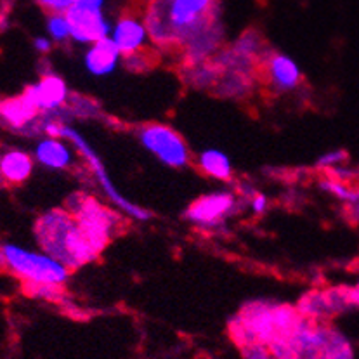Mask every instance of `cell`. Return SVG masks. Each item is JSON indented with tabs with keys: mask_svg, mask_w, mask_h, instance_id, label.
I'll return each instance as SVG.
<instances>
[{
	"mask_svg": "<svg viewBox=\"0 0 359 359\" xmlns=\"http://www.w3.org/2000/svg\"><path fill=\"white\" fill-rule=\"evenodd\" d=\"M65 208L75 217L80 231L97 255L108 247L123 222L118 212L111 210L86 193H75L69 196Z\"/></svg>",
	"mask_w": 359,
	"mask_h": 359,
	"instance_id": "obj_5",
	"label": "cell"
},
{
	"mask_svg": "<svg viewBox=\"0 0 359 359\" xmlns=\"http://www.w3.org/2000/svg\"><path fill=\"white\" fill-rule=\"evenodd\" d=\"M23 290L28 297L43 300H60L63 297V287L50 283H23Z\"/></svg>",
	"mask_w": 359,
	"mask_h": 359,
	"instance_id": "obj_21",
	"label": "cell"
},
{
	"mask_svg": "<svg viewBox=\"0 0 359 359\" xmlns=\"http://www.w3.org/2000/svg\"><path fill=\"white\" fill-rule=\"evenodd\" d=\"M33 46H35V49L39 50L40 54H47L50 53V49H53V42H50L49 39H46V36H36Z\"/></svg>",
	"mask_w": 359,
	"mask_h": 359,
	"instance_id": "obj_28",
	"label": "cell"
},
{
	"mask_svg": "<svg viewBox=\"0 0 359 359\" xmlns=\"http://www.w3.org/2000/svg\"><path fill=\"white\" fill-rule=\"evenodd\" d=\"M33 233L43 254L65 264L69 271L80 269L99 257L80 231L75 217L65 207L40 215Z\"/></svg>",
	"mask_w": 359,
	"mask_h": 359,
	"instance_id": "obj_3",
	"label": "cell"
},
{
	"mask_svg": "<svg viewBox=\"0 0 359 359\" xmlns=\"http://www.w3.org/2000/svg\"><path fill=\"white\" fill-rule=\"evenodd\" d=\"M73 151L66 139L54 137V135H47V137L40 139L39 144L35 148V160L42 167L50 168V170H66L75 162L73 158Z\"/></svg>",
	"mask_w": 359,
	"mask_h": 359,
	"instance_id": "obj_15",
	"label": "cell"
},
{
	"mask_svg": "<svg viewBox=\"0 0 359 359\" xmlns=\"http://www.w3.org/2000/svg\"><path fill=\"white\" fill-rule=\"evenodd\" d=\"M144 25L160 49L182 50L221 23L219 0H148Z\"/></svg>",
	"mask_w": 359,
	"mask_h": 359,
	"instance_id": "obj_1",
	"label": "cell"
},
{
	"mask_svg": "<svg viewBox=\"0 0 359 359\" xmlns=\"http://www.w3.org/2000/svg\"><path fill=\"white\" fill-rule=\"evenodd\" d=\"M63 115H65L63 109H60V111H54L53 115H50L49 122H47V126H46V135L63 137L68 142H72L73 148L79 149V153L82 155V158L86 160L87 165H89V168L93 170L94 177H96V181L102 188L104 195L108 196L109 200H111L113 203L120 208V210H123V214L130 215V217L135 219V221H148L149 212L144 210L142 207H139V205L132 203V201L127 200V198L115 188V184H113V181L109 179L104 165L101 163V160H99L97 153L94 151L93 146H90L89 142H87L86 139H83L75 129H72V127L66 126L65 120H63Z\"/></svg>",
	"mask_w": 359,
	"mask_h": 359,
	"instance_id": "obj_4",
	"label": "cell"
},
{
	"mask_svg": "<svg viewBox=\"0 0 359 359\" xmlns=\"http://www.w3.org/2000/svg\"><path fill=\"white\" fill-rule=\"evenodd\" d=\"M90 46L93 47L87 50L86 60H83L87 72L94 76H106L115 72L120 60L123 57L115 42L108 36V39L90 43Z\"/></svg>",
	"mask_w": 359,
	"mask_h": 359,
	"instance_id": "obj_14",
	"label": "cell"
},
{
	"mask_svg": "<svg viewBox=\"0 0 359 359\" xmlns=\"http://www.w3.org/2000/svg\"><path fill=\"white\" fill-rule=\"evenodd\" d=\"M349 299L353 307H359V283L354 285V287H349Z\"/></svg>",
	"mask_w": 359,
	"mask_h": 359,
	"instance_id": "obj_30",
	"label": "cell"
},
{
	"mask_svg": "<svg viewBox=\"0 0 359 359\" xmlns=\"http://www.w3.org/2000/svg\"><path fill=\"white\" fill-rule=\"evenodd\" d=\"M245 359H273L269 353V347L266 344H250V346L241 347Z\"/></svg>",
	"mask_w": 359,
	"mask_h": 359,
	"instance_id": "obj_24",
	"label": "cell"
},
{
	"mask_svg": "<svg viewBox=\"0 0 359 359\" xmlns=\"http://www.w3.org/2000/svg\"><path fill=\"white\" fill-rule=\"evenodd\" d=\"M236 210V195L231 191H214L200 196L186 210V219L198 228L221 226Z\"/></svg>",
	"mask_w": 359,
	"mask_h": 359,
	"instance_id": "obj_8",
	"label": "cell"
},
{
	"mask_svg": "<svg viewBox=\"0 0 359 359\" xmlns=\"http://www.w3.org/2000/svg\"><path fill=\"white\" fill-rule=\"evenodd\" d=\"M35 104L42 113L47 111H60L66 106L69 99V90L66 87V82L61 76L47 73L42 75V79L33 86L27 87Z\"/></svg>",
	"mask_w": 359,
	"mask_h": 359,
	"instance_id": "obj_12",
	"label": "cell"
},
{
	"mask_svg": "<svg viewBox=\"0 0 359 359\" xmlns=\"http://www.w3.org/2000/svg\"><path fill=\"white\" fill-rule=\"evenodd\" d=\"M65 14L68 18L72 39L76 40V42L94 43L111 35L108 21L104 20L99 7L73 4Z\"/></svg>",
	"mask_w": 359,
	"mask_h": 359,
	"instance_id": "obj_9",
	"label": "cell"
},
{
	"mask_svg": "<svg viewBox=\"0 0 359 359\" xmlns=\"http://www.w3.org/2000/svg\"><path fill=\"white\" fill-rule=\"evenodd\" d=\"M33 158L21 149L0 153V186H18L30 179Z\"/></svg>",
	"mask_w": 359,
	"mask_h": 359,
	"instance_id": "obj_16",
	"label": "cell"
},
{
	"mask_svg": "<svg viewBox=\"0 0 359 359\" xmlns=\"http://www.w3.org/2000/svg\"><path fill=\"white\" fill-rule=\"evenodd\" d=\"M66 113L73 116H96L99 113V108L96 102L89 97L83 96H75V94H69L68 102H66Z\"/></svg>",
	"mask_w": 359,
	"mask_h": 359,
	"instance_id": "obj_20",
	"label": "cell"
},
{
	"mask_svg": "<svg viewBox=\"0 0 359 359\" xmlns=\"http://www.w3.org/2000/svg\"><path fill=\"white\" fill-rule=\"evenodd\" d=\"M36 2H39L43 9L49 11L50 14L54 13L65 14L66 11L75 4V0H36Z\"/></svg>",
	"mask_w": 359,
	"mask_h": 359,
	"instance_id": "obj_26",
	"label": "cell"
},
{
	"mask_svg": "<svg viewBox=\"0 0 359 359\" xmlns=\"http://www.w3.org/2000/svg\"><path fill=\"white\" fill-rule=\"evenodd\" d=\"M109 39L115 42L122 56H130V54L141 53L146 49L149 33L144 21L137 20L135 16H123L111 30Z\"/></svg>",
	"mask_w": 359,
	"mask_h": 359,
	"instance_id": "obj_13",
	"label": "cell"
},
{
	"mask_svg": "<svg viewBox=\"0 0 359 359\" xmlns=\"http://www.w3.org/2000/svg\"><path fill=\"white\" fill-rule=\"evenodd\" d=\"M261 68L269 87L276 93H292L302 83V72L299 65L285 54L266 50L261 60Z\"/></svg>",
	"mask_w": 359,
	"mask_h": 359,
	"instance_id": "obj_10",
	"label": "cell"
},
{
	"mask_svg": "<svg viewBox=\"0 0 359 359\" xmlns=\"http://www.w3.org/2000/svg\"><path fill=\"white\" fill-rule=\"evenodd\" d=\"M141 144L170 168H184L191 160L188 144L177 130L165 123H146L137 132Z\"/></svg>",
	"mask_w": 359,
	"mask_h": 359,
	"instance_id": "obj_7",
	"label": "cell"
},
{
	"mask_svg": "<svg viewBox=\"0 0 359 359\" xmlns=\"http://www.w3.org/2000/svg\"><path fill=\"white\" fill-rule=\"evenodd\" d=\"M0 269L9 271L23 283H50L65 287L72 271L54 257L18 245H0Z\"/></svg>",
	"mask_w": 359,
	"mask_h": 359,
	"instance_id": "obj_6",
	"label": "cell"
},
{
	"mask_svg": "<svg viewBox=\"0 0 359 359\" xmlns=\"http://www.w3.org/2000/svg\"><path fill=\"white\" fill-rule=\"evenodd\" d=\"M323 188L328 193H332L333 196L340 198V200L347 201V203H353V201L359 200V188L356 184H353L351 181H344V179H330V181L323 182Z\"/></svg>",
	"mask_w": 359,
	"mask_h": 359,
	"instance_id": "obj_19",
	"label": "cell"
},
{
	"mask_svg": "<svg viewBox=\"0 0 359 359\" xmlns=\"http://www.w3.org/2000/svg\"><path fill=\"white\" fill-rule=\"evenodd\" d=\"M250 203H252V210H254L255 214H264V212L267 210V198L264 195H257V193H254L250 198Z\"/></svg>",
	"mask_w": 359,
	"mask_h": 359,
	"instance_id": "obj_27",
	"label": "cell"
},
{
	"mask_svg": "<svg viewBox=\"0 0 359 359\" xmlns=\"http://www.w3.org/2000/svg\"><path fill=\"white\" fill-rule=\"evenodd\" d=\"M302 320L299 309L288 304L254 300L231 320L229 332L240 347L250 344H271L274 340L292 339Z\"/></svg>",
	"mask_w": 359,
	"mask_h": 359,
	"instance_id": "obj_2",
	"label": "cell"
},
{
	"mask_svg": "<svg viewBox=\"0 0 359 359\" xmlns=\"http://www.w3.org/2000/svg\"><path fill=\"white\" fill-rule=\"evenodd\" d=\"M40 113L42 111L27 89L18 96L0 99V127L14 132V134H27L28 127L39 118Z\"/></svg>",
	"mask_w": 359,
	"mask_h": 359,
	"instance_id": "obj_11",
	"label": "cell"
},
{
	"mask_svg": "<svg viewBox=\"0 0 359 359\" xmlns=\"http://www.w3.org/2000/svg\"><path fill=\"white\" fill-rule=\"evenodd\" d=\"M344 160H347V153L337 149V151H330V153H327V155L321 156V158L318 160V167L332 170V168H335L337 165L342 163Z\"/></svg>",
	"mask_w": 359,
	"mask_h": 359,
	"instance_id": "obj_25",
	"label": "cell"
},
{
	"mask_svg": "<svg viewBox=\"0 0 359 359\" xmlns=\"http://www.w3.org/2000/svg\"><path fill=\"white\" fill-rule=\"evenodd\" d=\"M123 60H126V66L132 72H144V69L149 68V61H151V57L146 54V49L141 50V53H135V54H130V56H123Z\"/></svg>",
	"mask_w": 359,
	"mask_h": 359,
	"instance_id": "obj_23",
	"label": "cell"
},
{
	"mask_svg": "<svg viewBox=\"0 0 359 359\" xmlns=\"http://www.w3.org/2000/svg\"><path fill=\"white\" fill-rule=\"evenodd\" d=\"M198 167L208 177L217 181H229L233 177V165L229 156L221 149H205L198 155Z\"/></svg>",
	"mask_w": 359,
	"mask_h": 359,
	"instance_id": "obj_18",
	"label": "cell"
},
{
	"mask_svg": "<svg viewBox=\"0 0 359 359\" xmlns=\"http://www.w3.org/2000/svg\"><path fill=\"white\" fill-rule=\"evenodd\" d=\"M47 30H49V35L53 36V40H56V42H66L68 39H72V30H69V23L66 14H50L49 20H47Z\"/></svg>",
	"mask_w": 359,
	"mask_h": 359,
	"instance_id": "obj_22",
	"label": "cell"
},
{
	"mask_svg": "<svg viewBox=\"0 0 359 359\" xmlns=\"http://www.w3.org/2000/svg\"><path fill=\"white\" fill-rule=\"evenodd\" d=\"M347 210H349L351 221L359 222V200L358 201H353V203L347 205Z\"/></svg>",
	"mask_w": 359,
	"mask_h": 359,
	"instance_id": "obj_29",
	"label": "cell"
},
{
	"mask_svg": "<svg viewBox=\"0 0 359 359\" xmlns=\"http://www.w3.org/2000/svg\"><path fill=\"white\" fill-rule=\"evenodd\" d=\"M297 309H299V313L302 314L304 318H309V320L314 321H323L327 320V318L335 316L327 288L307 292V294L299 300Z\"/></svg>",
	"mask_w": 359,
	"mask_h": 359,
	"instance_id": "obj_17",
	"label": "cell"
}]
</instances>
